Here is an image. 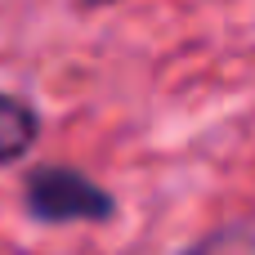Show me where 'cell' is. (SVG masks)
<instances>
[{"instance_id": "cell-1", "label": "cell", "mask_w": 255, "mask_h": 255, "mask_svg": "<svg viewBox=\"0 0 255 255\" xmlns=\"http://www.w3.org/2000/svg\"><path fill=\"white\" fill-rule=\"evenodd\" d=\"M22 202L36 220L45 224H76V220H112L117 202L85 175L67 166H40L27 175Z\"/></svg>"}, {"instance_id": "cell-2", "label": "cell", "mask_w": 255, "mask_h": 255, "mask_svg": "<svg viewBox=\"0 0 255 255\" xmlns=\"http://www.w3.org/2000/svg\"><path fill=\"white\" fill-rule=\"evenodd\" d=\"M36 130H40L36 112H31L22 99L0 94V166L18 161V157L36 143Z\"/></svg>"}, {"instance_id": "cell-3", "label": "cell", "mask_w": 255, "mask_h": 255, "mask_svg": "<svg viewBox=\"0 0 255 255\" xmlns=\"http://www.w3.org/2000/svg\"><path fill=\"white\" fill-rule=\"evenodd\" d=\"M188 255H255V229H247V224H229V229L211 233L206 242H197Z\"/></svg>"}, {"instance_id": "cell-4", "label": "cell", "mask_w": 255, "mask_h": 255, "mask_svg": "<svg viewBox=\"0 0 255 255\" xmlns=\"http://www.w3.org/2000/svg\"><path fill=\"white\" fill-rule=\"evenodd\" d=\"M85 4H112V0H85Z\"/></svg>"}]
</instances>
